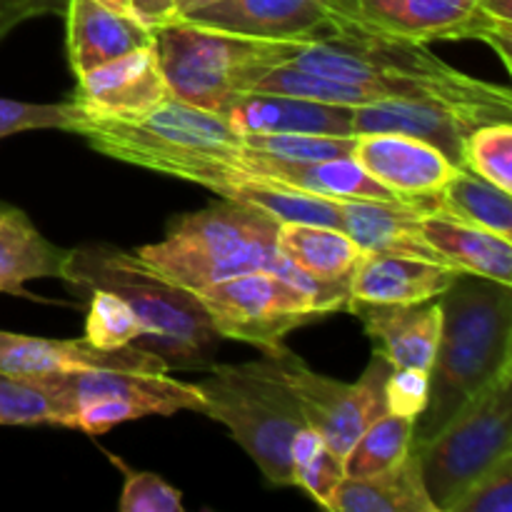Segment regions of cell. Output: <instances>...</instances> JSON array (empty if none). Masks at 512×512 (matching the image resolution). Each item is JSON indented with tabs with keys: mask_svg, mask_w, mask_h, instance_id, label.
<instances>
[{
	"mask_svg": "<svg viewBox=\"0 0 512 512\" xmlns=\"http://www.w3.org/2000/svg\"><path fill=\"white\" fill-rule=\"evenodd\" d=\"M155 48L173 98L223 115L230 100L250 93L273 68L288 65L303 45L173 20L155 30Z\"/></svg>",
	"mask_w": 512,
	"mask_h": 512,
	"instance_id": "8992f818",
	"label": "cell"
},
{
	"mask_svg": "<svg viewBox=\"0 0 512 512\" xmlns=\"http://www.w3.org/2000/svg\"><path fill=\"white\" fill-rule=\"evenodd\" d=\"M0 425L65 428V410L53 390L40 380L0 373Z\"/></svg>",
	"mask_w": 512,
	"mask_h": 512,
	"instance_id": "4dcf8cb0",
	"label": "cell"
},
{
	"mask_svg": "<svg viewBox=\"0 0 512 512\" xmlns=\"http://www.w3.org/2000/svg\"><path fill=\"white\" fill-rule=\"evenodd\" d=\"M325 510L333 512H438L425 490L418 455L410 453L398 468L368 478L345 475Z\"/></svg>",
	"mask_w": 512,
	"mask_h": 512,
	"instance_id": "d4e9b609",
	"label": "cell"
},
{
	"mask_svg": "<svg viewBox=\"0 0 512 512\" xmlns=\"http://www.w3.org/2000/svg\"><path fill=\"white\" fill-rule=\"evenodd\" d=\"M218 3V0H178V5H175V20L185 18V15L195 13V10L205 8V5H213Z\"/></svg>",
	"mask_w": 512,
	"mask_h": 512,
	"instance_id": "60d3db41",
	"label": "cell"
},
{
	"mask_svg": "<svg viewBox=\"0 0 512 512\" xmlns=\"http://www.w3.org/2000/svg\"><path fill=\"white\" fill-rule=\"evenodd\" d=\"M180 20L300 45L335 38L363 25L360 0H218Z\"/></svg>",
	"mask_w": 512,
	"mask_h": 512,
	"instance_id": "7c38bea8",
	"label": "cell"
},
{
	"mask_svg": "<svg viewBox=\"0 0 512 512\" xmlns=\"http://www.w3.org/2000/svg\"><path fill=\"white\" fill-rule=\"evenodd\" d=\"M288 65L375 85L385 98L450 105L480 123L512 118V95L505 85L470 78L430 53L425 43L375 33L365 25L303 45Z\"/></svg>",
	"mask_w": 512,
	"mask_h": 512,
	"instance_id": "7a4b0ae2",
	"label": "cell"
},
{
	"mask_svg": "<svg viewBox=\"0 0 512 512\" xmlns=\"http://www.w3.org/2000/svg\"><path fill=\"white\" fill-rule=\"evenodd\" d=\"M413 453L430 500L448 512L480 475L512 455V368Z\"/></svg>",
	"mask_w": 512,
	"mask_h": 512,
	"instance_id": "ba28073f",
	"label": "cell"
},
{
	"mask_svg": "<svg viewBox=\"0 0 512 512\" xmlns=\"http://www.w3.org/2000/svg\"><path fill=\"white\" fill-rule=\"evenodd\" d=\"M480 120L433 100L385 98L355 108L353 133H400L438 148L453 165L463 168V145Z\"/></svg>",
	"mask_w": 512,
	"mask_h": 512,
	"instance_id": "ac0fdd59",
	"label": "cell"
},
{
	"mask_svg": "<svg viewBox=\"0 0 512 512\" xmlns=\"http://www.w3.org/2000/svg\"><path fill=\"white\" fill-rule=\"evenodd\" d=\"M365 28L395 38L433 43V40H480L488 43L505 68H510L512 23H500L475 3L463 0H360Z\"/></svg>",
	"mask_w": 512,
	"mask_h": 512,
	"instance_id": "4fadbf2b",
	"label": "cell"
},
{
	"mask_svg": "<svg viewBox=\"0 0 512 512\" xmlns=\"http://www.w3.org/2000/svg\"><path fill=\"white\" fill-rule=\"evenodd\" d=\"M78 298L88 303L83 338L90 345L100 350H120L130 348V345L138 348L140 338H143V325L120 295L103 288H93L80 293Z\"/></svg>",
	"mask_w": 512,
	"mask_h": 512,
	"instance_id": "f546056e",
	"label": "cell"
},
{
	"mask_svg": "<svg viewBox=\"0 0 512 512\" xmlns=\"http://www.w3.org/2000/svg\"><path fill=\"white\" fill-rule=\"evenodd\" d=\"M345 308L363 323L365 335L375 343L395 373L428 378L438 348L443 310L438 298L413 305H373L348 300Z\"/></svg>",
	"mask_w": 512,
	"mask_h": 512,
	"instance_id": "e0dca14e",
	"label": "cell"
},
{
	"mask_svg": "<svg viewBox=\"0 0 512 512\" xmlns=\"http://www.w3.org/2000/svg\"><path fill=\"white\" fill-rule=\"evenodd\" d=\"M338 205L343 220L340 230H345L363 253L408 255V258L448 265L438 250L430 248L420 235L423 205L388 203V200H340Z\"/></svg>",
	"mask_w": 512,
	"mask_h": 512,
	"instance_id": "44dd1931",
	"label": "cell"
},
{
	"mask_svg": "<svg viewBox=\"0 0 512 512\" xmlns=\"http://www.w3.org/2000/svg\"><path fill=\"white\" fill-rule=\"evenodd\" d=\"M278 250L305 273L348 285L365 255L345 230L308 223L280 225Z\"/></svg>",
	"mask_w": 512,
	"mask_h": 512,
	"instance_id": "4316f807",
	"label": "cell"
},
{
	"mask_svg": "<svg viewBox=\"0 0 512 512\" xmlns=\"http://www.w3.org/2000/svg\"><path fill=\"white\" fill-rule=\"evenodd\" d=\"M198 298L220 338L250 343L258 350L278 348L295 328L323 318L308 298L268 270L218 280L198 290Z\"/></svg>",
	"mask_w": 512,
	"mask_h": 512,
	"instance_id": "8fae6325",
	"label": "cell"
},
{
	"mask_svg": "<svg viewBox=\"0 0 512 512\" xmlns=\"http://www.w3.org/2000/svg\"><path fill=\"white\" fill-rule=\"evenodd\" d=\"M280 223L245 205L220 200L180 215L158 243L133 250L143 263L183 288L198 290L233 275L278 268Z\"/></svg>",
	"mask_w": 512,
	"mask_h": 512,
	"instance_id": "5b68a950",
	"label": "cell"
},
{
	"mask_svg": "<svg viewBox=\"0 0 512 512\" xmlns=\"http://www.w3.org/2000/svg\"><path fill=\"white\" fill-rule=\"evenodd\" d=\"M68 58L75 78L155 43V33L98 0H68Z\"/></svg>",
	"mask_w": 512,
	"mask_h": 512,
	"instance_id": "7402d4cb",
	"label": "cell"
},
{
	"mask_svg": "<svg viewBox=\"0 0 512 512\" xmlns=\"http://www.w3.org/2000/svg\"><path fill=\"white\" fill-rule=\"evenodd\" d=\"M175 5L178 0H130V10H133V18L140 25L155 33L163 25L173 23L175 20Z\"/></svg>",
	"mask_w": 512,
	"mask_h": 512,
	"instance_id": "f35d334b",
	"label": "cell"
},
{
	"mask_svg": "<svg viewBox=\"0 0 512 512\" xmlns=\"http://www.w3.org/2000/svg\"><path fill=\"white\" fill-rule=\"evenodd\" d=\"M343 478V460L315 430H303L293 445V488L305 490L320 508H325Z\"/></svg>",
	"mask_w": 512,
	"mask_h": 512,
	"instance_id": "1f68e13d",
	"label": "cell"
},
{
	"mask_svg": "<svg viewBox=\"0 0 512 512\" xmlns=\"http://www.w3.org/2000/svg\"><path fill=\"white\" fill-rule=\"evenodd\" d=\"M80 108L70 100L53 105L23 103V100L0 98V140L10 138L15 133H28V130H73L80 120Z\"/></svg>",
	"mask_w": 512,
	"mask_h": 512,
	"instance_id": "e575fe53",
	"label": "cell"
},
{
	"mask_svg": "<svg viewBox=\"0 0 512 512\" xmlns=\"http://www.w3.org/2000/svg\"><path fill=\"white\" fill-rule=\"evenodd\" d=\"M243 145L283 160H333L353 155L355 135L315 133H265L243 135Z\"/></svg>",
	"mask_w": 512,
	"mask_h": 512,
	"instance_id": "836d02e7",
	"label": "cell"
},
{
	"mask_svg": "<svg viewBox=\"0 0 512 512\" xmlns=\"http://www.w3.org/2000/svg\"><path fill=\"white\" fill-rule=\"evenodd\" d=\"M208 373L198 383L205 400L203 415L230 430L268 483L293 485V445L308 430L293 395L248 363H213Z\"/></svg>",
	"mask_w": 512,
	"mask_h": 512,
	"instance_id": "52a82bcc",
	"label": "cell"
},
{
	"mask_svg": "<svg viewBox=\"0 0 512 512\" xmlns=\"http://www.w3.org/2000/svg\"><path fill=\"white\" fill-rule=\"evenodd\" d=\"M420 235L458 273L512 285V240L440 213L420 215Z\"/></svg>",
	"mask_w": 512,
	"mask_h": 512,
	"instance_id": "603a6c76",
	"label": "cell"
},
{
	"mask_svg": "<svg viewBox=\"0 0 512 512\" xmlns=\"http://www.w3.org/2000/svg\"><path fill=\"white\" fill-rule=\"evenodd\" d=\"M115 468L123 473V493H120V510L123 512H183V493L165 483L160 475L133 470L118 458Z\"/></svg>",
	"mask_w": 512,
	"mask_h": 512,
	"instance_id": "d590c367",
	"label": "cell"
},
{
	"mask_svg": "<svg viewBox=\"0 0 512 512\" xmlns=\"http://www.w3.org/2000/svg\"><path fill=\"white\" fill-rule=\"evenodd\" d=\"M458 270L408 255L365 253L350 278V298L373 305H413L435 300L455 283Z\"/></svg>",
	"mask_w": 512,
	"mask_h": 512,
	"instance_id": "ffe728a7",
	"label": "cell"
},
{
	"mask_svg": "<svg viewBox=\"0 0 512 512\" xmlns=\"http://www.w3.org/2000/svg\"><path fill=\"white\" fill-rule=\"evenodd\" d=\"M463 3H475V5H478V0H463Z\"/></svg>",
	"mask_w": 512,
	"mask_h": 512,
	"instance_id": "7bdbcfd3",
	"label": "cell"
},
{
	"mask_svg": "<svg viewBox=\"0 0 512 512\" xmlns=\"http://www.w3.org/2000/svg\"><path fill=\"white\" fill-rule=\"evenodd\" d=\"M223 118L240 135L265 133H315V135H355V108L328 105L318 100L295 98L280 93H240L223 110Z\"/></svg>",
	"mask_w": 512,
	"mask_h": 512,
	"instance_id": "d6986e66",
	"label": "cell"
},
{
	"mask_svg": "<svg viewBox=\"0 0 512 512\" xmlns=\"http://www.w3.org/2000/svg\"><path fill=\"white\" fill-rule=\"evenodd\" d=\"M170 98L155 43L108 60L78 78L70 103L90 118L133 120Z\"/></svg>",
	"mask_w": 512,
	"mask_h": 512,
	"instance_id": "5bb4252c",
	"label": "cell"
},
{
	"mask_svg": "<svg viewBox=\"0 0 512 512\" xmlns=\"http://www.w3.org/2000/svg\"><path fill=\"white\" fill-rule=\"evenodd\" d=\"M68 250L43 238L18 208L0 205V293L25 295V283L63 278Z\"/></svg>",
	"mask_w": 512,
	"mask_h": 512,
	"instance_id": "cb8c5ba5",
	"label": "cell"
},
{
	"mask_svg": "<svg viewBox=\"0 0 512 512\" xmlns=\"http://www.w3.org/2000/svg\"><path fill=\"white\" fill-rule=\"evenodd\" d=\"M415 415L388 413L378 415L363 430L350 453L345 455L343 470L348 478H368V475L385 473L398 468L413 453Z\"/></svg>",
	"mask_w": 512,
	"mask_h": 512,
	"instance_id": "f1b7e54d",
	"label": "cell"
},
{
	"mask_svg": "<svg viewBox=\"0 0 512 512\" xmlns=\"http://www.w3.org/2000/svg\"><path fill=\"white\" fill-rule=\"evenodd\" d=\"M223 200L245 205L265 213L275 223H308V225H328L340 228V205L335 200L318 198L313 193L293 188V185L278 183V180H265L258 175H243L230 183L220 185L215 190Z\"/></svg>",
	"mask_w": 512,
	"mask_h": 512,
	"instance_id": "484cf974",
	"label": "cell"
},
{
	"mask_svg": "<svg viewBox=\"0 0 512 512\" xmlns=\"http://www.w3.org/2000/svg\"><path fill=\"white\" fill-rule=\"evenodd\" d=\"M80 368H115L135 373H170L160 355L143 348L100 350L88 340H48L0 330V373L18 378H43Z\"/></svg>",
	"mask_w": 512,
	"mask_h": 512,
	"instance_id": "2e32d148",
	"label": "cell"
},
{
	"mask_svg": "<svg viewBox=\"0 0 512 512\" xmlns=\"http://www.w3.org/2000/svg\"><path fill=\"white\" fill-rule=\"evenodd\" d=\"M438 348L413 448L433 438L500 373L512 368V285L460 273L438 298Z\"/></svg>",
	"mask_w": 512,
	"mask_h": 512,
	"instance_id": "6da1fadb",
	"label": "cell"
},
{
	"mask_svg": "<svg viewBox=\"0 0 512 512\" xmlns=\"http://www.w3.org/2000/svg\"><path fill=\"white\" fill-rule=\"evenodd\" d=\"M70 133L120 163L188 180L208 190L243 178V135L218 113L173 98L133 120L80 115Z\"/></svg>",
	"mask_w": 512,
	"mask_h": 512,
	"instance_id": "3957f363",
	"label": "cell"
},
{
	"mask_svg": "<svg viewBox=\"0 0 512 512\" xmlns=\"http://www.w3.org/2000/svg\"><path fill=\"white\" fill-rule=\"evenodd\" d=\"M75 295L103 288L120 295L138 315V348L160 355L168 368H210L220 333L210 323L198 293L165 278L135 253L90 243L68 250L63 278Z\"/></svg>",
	"mask_w": 512,
	"mask_h": 512,
	"instance_id": "277c9868",
	"label": "cell"
},
{
	"mask_svg": "<svg viewBox=\"0 0 512 512\" xmlns=\"http://www.w3.org/2000/svg\"><path fill=\"white\" fill-rule=\"evenodd\" d=\"M463 168L512 193V123L498 120L470 130L463 145Z\"/></svg>",
	"mask_w": 512,
	"mask_h": 512,
	"instance_id": "d6a6232c",
	"label": "cell"
},
{
	"mask_svg": "<svg viewBox=\"0 0 512 512\" xmlns=\"http://www.w3.org/2000/svg\"><path fill=\"white\" fill-rule=\"evenodd\" d=\"M512 193L488 183L468 168H458L435 198L428 213L448 215L460 223L475 225L488 233L512 238Z\"/></svg>",
	"mask_w": 512,
	"mask_h": 512,
	"instance_id": "83f0119b",
	"label": "cell"
},
{
	"mask_svg": "<svg viewBox=\"0 0 512 512\" xmlns=\"http://www.w3.org/2000/svg\"><path fill=\"white\" fill-rule=\"evenodd\" d=\"M263 358L248 363L250 368L283 385L298 403L310 430L325 440L330 450L345 460L355 440L378 415L388 413V380L393 368L380 353L373 355L358 383H340L308 368L290 348L260 350Z\"/></svg>",
	"mask_w": 512,
	"mask_h": 512,
	"instance_id": "9c48e42d",
	"label": "cell"
},
{
	"mask_svg": "<svg viewBox=\"0 0 512 512\" xmlns=\"http://www.w3.org/2000/svg\"><path fill=\"white\" fill-rule=\"evenodd\" d=\"M98 3L108 5V8L118 10V13L130 15V18H133V10H130V0H98Z\"/></svg>",
	"mask_w": 512,
	"mask_h": 512,
	"instance_id": "b9f144b4",
	"label": "cell"
},
{
	"mask_svg": "<svg viewBox=\"0 0 512 512\" xmlns=\"http://www.w3.org/2000/svg\"><path fill=\"white\" fill-rule=\"evenodd\" d=\"M353 158L360 168L405 203L430 208V198L445 188L458 165L438 148L400 133L355 135Z\"/></svg>",
	"mask_w": 512,
	"mask_h": 512,
	"instance_id": "9a60e30c",
	"label": "cell"
},
{
	"mask_svg": "<svg viewBox=\"0 0 512 512\" xmlns=\"http://www.w3.org/2000/svg\"><path fill=\"white\" fill-rule=\"evenodd\" d=\"M448 512H512V455L480 475Z\"/></svg>",
	"mask_w": 512,
	"mask_h": 512,
	"instance_id": "8d00e7d4",
	"label": "cell"
},
{
	"mask_svg": "<svg viewBox=\"0 0 512 512\" xmlns=\"http://www.w3.org/2000/svg\"><path fill=\"white\" fill-rule=\"evenodd\" d=\"M478 8L500 23H512V0H478Z\"/></svg>",
	"mask_w": 512,
	"mask_h": 512,
	"instance_id": "ab89813d",
	"label": "cell"
},
{
	"mask_svg": "<svg viewBox=\"0 0 512 512\" xmlns=\"http://www.w3.org/2000/svg\"><path fill=\"white\" fill-rule=\"evenodd\" d=\"M65 410V428L103 435L128 420L170 415L180 410L205 413L198 383H183L168 373H135L115 368H80L43 375Z\"/></svg>",
	"mask_w": 512,
	"mask_h": 512,
	"instance_id": "30bf717a",
	"label": "cell"
},
{
	"mask_svg": "<svg viewBox=\"0 0 512 512\" xmlns=\"http://www.w3.org/2000/svg\"><path fill=\"white\" fill-rule=\"evenodd\" d=\"M68 0H0V38L38 15L65 13Z\"/></svg>",
	"mask_w": 512,
	"mask_h": 512,
	"instance_id": "74e56055",
	"label": "cell"
}]
</instances>
